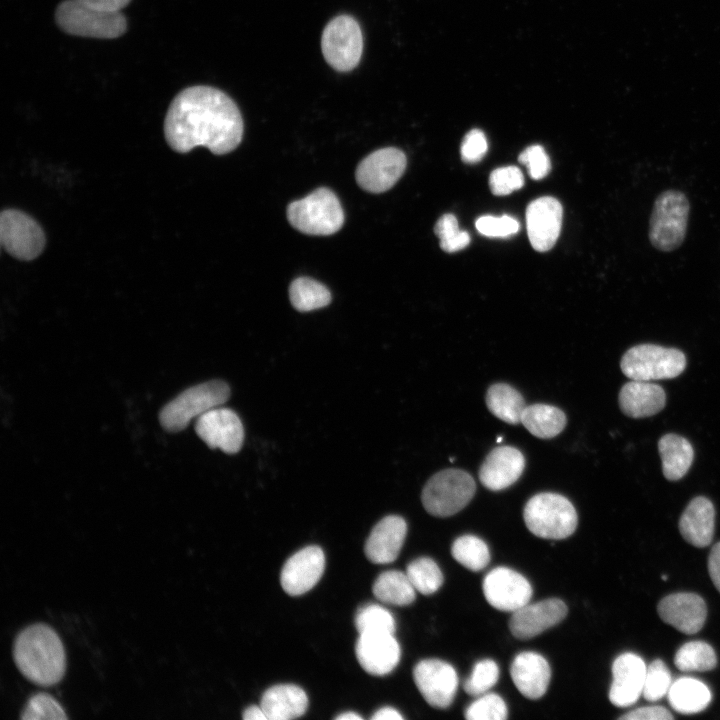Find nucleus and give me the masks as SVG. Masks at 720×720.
<instances>
[{
  "label": "nucleus",
  "instance_id": "nucleus-48",
  "mask_svg": "<svg viewBox=\"0 0 720 720\" xmlns=\"http://www.w3.org/2000/svg\"><path fill=\"white\" fill-rule=\"evenodd\" d=\"M708 572L716 589L720 592V542L716 543L708 557Z\"/></svg>",
  "mask_w": 720,
  "mask_h": 720
},
{
  "label": "nucleus",
  "instance_id": "nucleus-18",
  "mask_svg": "<svg viewBox=\"0 0 720 720\" xmlns=\"http://www.w3.org/2000/svg\"><path fill=\"white\" fill-rule=\"evenodd\" d=\"M566 615L567 606L558 598L527 603L512 612L509 629L518 639H530L560 623Z\"/></svg>",
  "mask_w": 720,
  "mask_h": 720
},
{
  "label": "nucleus",
  "instance_id": "nucleus-49",
  "mask_svg": "<svg viewBox=\"0 0 720 720\" xmlns=\"http://www.w3.org/2000/svg\"><path fill=\"white\" fill-rule=\"evenodd\" d=\"M79 2L107 12H120L131 0H78Z\"/></svg>",
  "mask_w": 720,
  "mask_h": 720
},
{
  "label": "nucleus",
  "instance_id": "nucleus-50",
  "mask_svg": "<svg viewBox=\"0 0 720 720\" xmlns=\"http://www.w3.org/2000/svg\"><path fill=\"white\" fill-rule=\"evenodd\" d=\"M372 720H402V715L393 707H383L379 710H377L373 716L371 717Z\"/></svg>",
  "mask_w": 720,
  "mask_h": 720
},
{
  "label": "nucleus",
  "instance_id": "nucleus-15",
  "mask_svg": "<svg viewBox=\"0 0 720 720\" xmlns=\"http://www.w3.org/2000/svg\"><path fill=\"white\" fill-rule=\"evenodd\" d=\"M482 589L492 607L506 612H514L529 603L533 592L529 581L508 567L492 569L485 576Z\"/></svg>",
  "mask_w": 720,
  "mask_h": 720
},
{
  "label": "nucleus",
  "instance_id": "nucleus-16",
  "mask_svg": "<svg viewBox=\"0 0 720 720\" xmlns=\"http://www.w3.org/2000/svg\"><path fill=\"white\" fill-rule=\"evenodd\" d=\"M325 568V555L319 546H307L293 554L284 564L280 582L290 596H299L312 589Z\"/></svg>",
  "mask_w": 720,
  "mask_h": 720
},
{
  "label": "nucleus",
  "instance_id": "nucleus-32",
  "mask_svg": "<svg viewBox=\"0 0 720 720\" xmlns=\"http://www.w3.org/2000/svg\"><path fill=\"white\" fill-rule=\"evenodd\" d=\"M372 591L381 602L396 606L410 605L416 597V590L407 574L398 570L382 572L375 580Z\"/></svg>",
  "mask_w": 720,
  "mask_h": 720
},
{
  "label": "nucleus",
  "instance_id": "nucleus-8",
  "mask_svg": "<svg viewBox=\"0 0 720 720\" xmlns=\"http://www.w3.org/2000/svg\"><path fill=\"white\" fill-rule=\"evenodd\" d=\"M475 491L476 484L469 473L450 468L437 472L427 481L421 500L430 515L449 517L461 511Z\"/></svg>",
  "mask_w": 720,
  "mask_h": 720
},
{
  "label": "nucleus",
  "instance_id": "nucleus-38",
  "mask_svg": "<svg viewBox=\"0 0 720 720\" xmlns=\"http://www.w3.org/2000/svg\"><path fill=\"white\" fill-rule=\"evenodd\" d=\"M435 234L440 240L441 248L448 253H454L467 247L470 235L459 229L458 221L453 214L441 216L434 227Z\"/></svg>",
  "mask_w": 720,
  "mask_h": 720
},
{
  "label": "nucleus",
  "instance_id": "nucleus-22",
  "mask_svg": "<svg viewBox=\"0 0 720 720\" xmlns=\"http://www.w3.org/2000/svg\"><path fill=\"white\" fill-rule=\"evenodd\" d=\"M525 468V458L512 446L494 448L483 461L479 479L484 487L500 491L514 484Z\"/></svg>",
  "mask_w": 720,
  "mask_h": 720
},
{
  "label": "nucleus",
  "instance_id": "nucleus-12",
  "mask_svg": "<svg viewBox=\"0 0 720 720\" xmlns=\"http://www.w3.org/2000/svg\"><path fill=\"white\" fill-rule=\"evenodd\" d=\"M413 679L425 701L432 707H449L456 695L458 676L454 667L440 659H424L413 669Z\"/></svg>",
  "mask_w": 720,
  "mask_h": 720
},
{
  "label": "nucleus",
  "instance_id": "nucleus-30",
  "mask_svg": "<svg viewBox=\"0 0 720 720\" xmlns=\"http://www.w3.org/2000/svg\"><path fill=\"white\" fill-rule=\"evenodd\" d=\"M565 413L552 405L532 404L526 406L521 416V424L532 435L549 439L557 436L566 426Z\"/></svg>",
  "mask_w": 720,
  "mask_h": 720
},
{
  "label": "nucleus",
  "instance_id": "nucleus-24",
  "mask_svg": "<svg viewBox=\"0 0 720 720\" xmlns=\"http://www.w3.org/2000/svg\"><path fill=\"white\" fill-rule=\"evenodd\" d=\"M510 675L518 691L528 699H539L547 691L551 669L548 661L540 654L524 651L515 656Z\"/></svg>",
  "mask_w": 720,
  "mask_h": 720
},
{
  "label": "nucleus",
  "instance_id": "nucleus-53",
  "mask_svg": "<svg viewBox=\"0 0 720 720\" xmlns=\"http://www.w3.org/2000/svg\"><path fill=\"white\" fill-rule=\"evenodd\" d=\"M662 579H663V580H667L666 575H662Z\"/></svg>",
  "mask_w": 720,
  "mask_h": 720
},
{
  "label": "nucleus",
  "instance_id": "nucleus-26",
  "mask_svg": "<svg viewBox=\"0 0 720 720\" xmlns=\"http://www.w3.org/2000/svg\"><path fill=\"white\" fill-rule=\"evenodd\" d=\"M715 509L712 502L703 496L693 498L679 520V531L691 545L702 548L713 538Z\"/></svg>",
  "mask_w": 720,
  "mask_h": 720
},
{
  "label": "nucleus",
  "instance_id": "nucleus-5",
  "mask_svg": "<svg viewBox=\"0 0 720 720\" xmlns=\"http://www.w3.org/2000/svg\"><path fill=\"white\" fill-rule=\"evenodd\" d=\"M287 218L304 234L327 236L341 229L344 212L337 196L330 189L321 187L290 203Z\"/></svg>",
  "mask_w": 720,
  "mask_h": 720
},
{
  "label": "nucleus",
  "instance_id": "nucleus-7",
  "mask_svg": "<svg viewBox=\"0 0 720 720\" xmlns=\"http://www.w3.org/2000/svg\"><path fill=\"white\" fill-rule=\"evenodd\" d=\"M57 25L65 33L99 39L123 35L127 21L121 12H107L89 7L78 0L61 2L55 12Z\"/></svg>",
  "mask_w": 720,
  "mask_h": 720
},
{
  "label": "nucleus",
  "instance_id": "nucleus-3",
  "mask_svg": "<svg viewBox=\"0 0 720 720\" xmlns=\"http://www.w3.org/2000/svg\"><path fill=\"white\" fill-rule=\"evenodd\" d=\"M690 204L684 192L669 189L654 201L649 220L648 236L651 245L662 252L679 248L686 237Z\"/></svg>",
  "mask_w": 720,
  "mask_h": 720
},
{
  "label": "nucleus",
  "instance_id": "nucleus-43",
  "mask_svg": "<svg viewBox=\"0 0 720 720\" xmlns=\"http://www.w3.org/2000/svg\"><path fill=\"white\" fill-rule=\"evenodd\" d=\"M524 185V176L516 166H505L493 170L489 177V187L494 195L504 196Z\"/></svg>",
  "mask_w": 720,
  "mask_h": 720
},
{
  "label": "nucleus",
  "instance_id": "nucleus-52",
  "mask_svg": "<svg viewBox=\"0 0 720 720\" xmlns=\"http://www.w3.org/2000/svg\"><path fill=\"white\" fill-rule=\"evenodd\" d=\"M337 720H362V717L355 712H345L335 717Z\"/></svg>",
  "mask_w": 720,
  "mask_h": 720
},
{
  "label": "nucleus",
  "instance_id": "nucleus-28",
  "mask_svg": "<svg viewBox=\"0 0 720 720\" xmlns=\"http://www.w3.org/2000/svg\"><path fill=\"white\" fill-rule=\"evenodd\" d=\"M658 451L663 475L670 481L681 479L688 472L694 459V450L690 442L673 433L665 434L660 438Z\"/></svg>",
  "mask_w": 720,
  "mask_h": 720
},
{
  "label": "nucleus",
  "instance_id": "nucleus-40",
  "mask_svg": "<svg viewBox=\"0 0 720 720\" xmlns=\"http://www.w3.org/2000/svg\"><path fill=\"white\" fill-rule=\"evenodd\" d=\"M507 715L505 701L495 693L480 695L465 711L468 720H505Z\"/></svg>",
  "mask_w": 720,
  "mask_h": 720
},
{
  "label": "nucleus",
  "instance_id": "nucleus-4",
  "mask_svg": "<svg viewBox=\"0 0 720 720\" xmlns=\"http://www.w3.org/2000/svg\"><path fill=\"white\" fill-rule=\"evenodd\" d=\"M523 518L532 534L553 540L569 537L578 524L573 504L566 497L552 492L531 497L524 507Z\"/></svg>",
  "mask_w": 720,
  "mask_h": 720
},
{
  "label": "nucleus",
  "instance_id": "nucleus-20",
  "mask_svg": "<svg viewBox=\"0 0 720 720\" xmlns=\"http://www.w3.org/2000/svg\"><path fill=\"white\" fill-rule=\"evenodd\" d=\"M646 664L631 652L619 655L612 664V683L609 700L617 707H628L639 699L643 692Z\"/></svg>",
  "mask_w": 720,
  "mask_h": 720
},
{
  "label": "nucleus",
  "instance_id": "nucleus-51",
  "mask_svg": "<svg viewBox=\"0 0 720 720\" xmlns=\"http://www.w3.org/2000/svg\"><path fill=\"white\" fill-rule=\"evenodd\" d=\"M244 720H267L261 706L252 705L247 707L242 715Z\"/></svg>",
  "mask_w": 720,
  "mask_h": 720
},
{
  "label": "nucleus",
  "instance_id": "nucleus-21",
  "mask_svg": "<svg viewBox=\"0 0 720 720\" xmlns=\"http://www.w3.org/2000/svg\"><path fill=\"white\" fill-rule=\"evenodd\" d=\"M660 618L685 634H695L705 623L707 607L695 593H674L664 597L657 606Z\"/></svg>",
  "mask_w": 720,
  "mask_h": 720
},
{
  "label": "nucleus",
  "instance_id": "nucleus-17",
  "mask_svg": "<svg viewBox=\"0 0 720 720\" xmlns=\"http://www.w3.org/2000/svg\"><path fill=\"white\" fill-rule=\"evenodd\" d=\"M562 216L560 202L550 196L537 198L528 205L527 234L536 251L545 252L555 245L561 230Z\"/></svg>",
  "mask_w": 720,
  "mask_h": 720
},
{
  "label": "nucleus",
  "instance_id": "nucleus-2",
  "mask_svg": "<svg viewBox=\"0 0 720 720\" xmlns=\"http://www.w3.org/2000/svg\"><path fill=\"white\" fill-rule=\"evenodd\" d=\"M13 658L20 672L41 686L58 683L65 673L62 641L50 626L42 623L30 625L17 635Z\"/></svg>",
  "mask_w": 720,
  "mask_h": 720
},
{
  "label": "nucleus",
  "instance_id": "nucleus-1",
  "mask_svg": "<svg viewBox=\"0 0 720 720\" xmlns=\"http://www.w3.org/2000/svg\"><path fill=\"white\" fill-rule=\"evenodd\" d=\"M243 131L236 103L223 91L205 85L179 92L164 121L166 142L178 153L203 146L213 154H227L240 144Z\"/></svg>",
  "mask_w": 720,
  "mask_h": 720
},
{
  "label": "nucleus",
  "instance_id": "nucleus-41",
  "mask_svg": "<svg viewBox=\"0 0 720 720\" xmlns=\"http://www.w3.org/2000/svg\"><path fill=\"white\" fill-rule=\"evenodd\" d=\"M499 668L495 661L483 659L478 661L469 678L464 683V690L472 696H480L491 689L498 681Z\"/></svg>",
  "mask_w": 720,
  "mask_h": 720
},
{
  "label": "nucleus",
  "instance_id": "nucleus-44",
  "mask_svg": "<svg viewBox=\"0 0 720 720\" xmlns=\"http://www.w3.org/2000/svg\"><path fill=\"white\" fill-rule=\"evenodd\" d=\"M475 226L479 233L487 237H509L519 230V222L509 215H485L476 220Z\"/></svg>",
  "mask_w": 720,
  "mask_h": 720
},
{
  "label": "nucleus",
  "instance_id": "nucleus-36",
  "mask_svg": "<svg viewBox=\"0 0 720 720\" xmlns=\"http://www.w3.org/2000/svg\"><path fill=\"white\" fill-rule=\"evenodd\" d=\"M405 573L415 590L424 595L435 593L443 584V574L439 566L428 557L411 561Z\"/></svg>",
  "mask_w": 720,
  "mask_h": 720
},
{
  "label": "nucleus",
  "instance_id": "nucleus-10",
  "mask_svg": "<svg viewBox=\"0 0 720 720\" xmlns=\"http://www.w3.org/2000/svg\"><path fill=\"white\" fill-rule=\"evenodd\" d=\"M321 50L333 69L339 72L353 70L363 51V36L357 20L349 15H339L329 21L322 33Z\"/></svg>",
  "mask_w": 720,
  "mask_h": 720
},
{
  "label": "nucleus",
  "instance_id": "nucleus-47",
  "mask_svg": "<svg viewBox=\"0 0 720 720\" xmlns=\"http://www.w3.org/2000/svg\"><path fill=\"white\" fill-rule=\"evenodd\" d=\"M623 720H671L672 714L662 706H645L632 710L620 717Z\"/></svg>",
  "mask_w": 720,
  "mask_h": 720
},
{
  "label": "nucleus",
  "instance_id": "nucleus-13",
  "mask_svg": "<svg viewBox=\"0 0 720 720\" xmlns=\"http://www.w3.org/2000/svg\"><path fill=\"white\" fill-rule=\"evenodd\" d=\"M407 164L405 154L395 148L376 150L365 157L356 169V181L365 191L382 193L400 179Z\"/></svg>",
  "mask_w": 720,
  "mask_h": 720
},
{
  "label": "nucleus",
  "instance_id": "nucleus-29",
  "mask_svg": "<svg viewBox=\"0 0 720 720\" xmlns=\"http://www.w3.org/2000/svg\"><path fill=\"white\" fill-rule=\"evenodd\" d=\"M667 698L678 713L695 714L710 704L712 695L702 681L692 677H680L672 682Z\"/></svg>",
  "mask_w": 720,
  "mask_h": 720
},
{
  "label": "nucleus",
  "instance_id": "nucleus-37",
  "mask_svg": "<svg viewBox=\"0 0 720 720\" xmlns=\"http://www.w3.org/2000/svg\"><path fill=\"white\" fill-rule=\"evenodd\" d=\"M354 624L359 634H394L396 629L395 619L391 612L378 604H367L360 607L355 615Z\"/></svg>",
  "mask_w": 720,
  "mask_h": 720
},
{
  "label": "nucleus",
  "instance_id": "nucleus-14",
  "mask_svg": "<svg viewBox=\"0 0 720 720\" xmlns=\"http://www.w3.org/2000/svg\"><path fill=\"white\" fill-rule=\"evenodd\" d=\"M195 431L211 449H220L227 454L237 453L244 441L243 424L228 408L216 407L199 416Z\"/></svg>",
  "mask_w": 720,
  "mask_h": 720
},
{
  "label": "nucleus",
  "instance_id": "nucleus-9",
  "mask_svg": "<svg viewBox=\"0 0 720 720\" xmlns=\"http://www.w3.org/2000/svg\"><path fill=\"white\" fill-rule=\"evenodd\" d=\"M621 370L631 380H662L679 376L686 357L676 348L639 344L628 349L621 359Z\"/></svg>",
  "mask_w": 720,
  "mask_h": 720
},
{
  "label": "nucleus",
  "instance_id": "nucleus-27",
  "mask_svg": "<svg viewBox=\"0 0 720 720\" xmlns=\"http://www.w3.org/2000/svg\"><path fill=\"white\" fill-rule=\"evenodd\" d=\"M260 706L267 720H290L305 714L308 697L297 685L278 684L263 693Z\"/></svg>",
  "mask_w": 720,
  "mask_h": 720
},
{
  "label": "nucleus",
  "instance_id": "nucleus-34",
  "mask_svg": "<svg viewBox=\"0 0 720 720\" xmlns=\"http://www.w3.org/2000/svg\"><path fill=\"white\" fill-rule=\"evenodd\" d=\"M675 666L683 672H704L714 669L717 665V656L708 643L703 641H690L683 644L674 657Z\"/></svg>",
  "mask_w": 720,
  "mask_h": 720
},
{
  "label": "nucleus",
  "instance_id": "nucleus-23",
  "mask_svg": "<svg viewBox=\"0 0 720 720\" xmlns=\"http://www.w3.org/2000/svg\"><path fill=\"white\" fill-rule=\"evenodd\" d=\"M407 533L405 520L398 515L382 518L371 530L364 547L367 559L375 564L396 560Z\"/></svg>",
  "mask_w": 720,
  "mask_h": 720
},
{
  "label": "nucleus",
  "instance_id": "nucleus-25",
  "mask_svg": "<svg viewBox=\"0 0 720 720\" xmlns=\"http://www.w3.org/2000/svg\"><path fill=\"white\" fill-rule=\"evenodd\" d=\"M624 414L632 418H645L659 413L666 404L663 388L650 381L631 380L625 383L618 396Z\"/></svg>",
  "mask_w": 720,
  "mask_h": 720
},
{
  "label": "nucleus",
  "instance_id": "nucleus-35",
  "mask_svg": "<svg viewBox=\"0 0 720 720\" xmlns=\"http://www.w3.org/2000/svg\"><path fill=\"white\" fill-rule=\"evenodd\" d=\"M453 558L465 568L477 572L484 569L490 561L487 544L475 535H462L452 544Z\"/></svg>",
  "mask_w": 720,
  "mask_h": 720
},
{
  "label": "nucleus",
  "instance_id": "nucleus-33",
  "mask_svg": "<svg viewBox=\"0 0 720 720\" xmlns=\"http://www.w3.org/2000/svg\"><path fill=\"white\" fill-rule=\"evenodd\" d=\"M289 298L296 310L308 312L327 306L331 302V293L314 279L299 277L289 287Z\"/></svg>",
  "mask_w": 720,
  "mask_h": 720
},
{
  "label": "nucleus",
  "instance_id": "nucleus-42",
  "mask_svg": "<svg viewBox=\"0 0 720 720\" xmlns=\"http://www.w3.org/2000/svg\"><path fill=\"white\" fill-rule=\"evenodd\" d=\"M23 720L67 719L64 709L59 702L47 693H37L31 696L22 713Z\"/></svg>",
  "mask_w": 720,
  "mask_h": 720
},
{
  "label": "nucleus",
  "instance_id": "nucleus-19",
  "mask_svg": "<svg viewBox=\"0 0 720 720\" xmlns=\"http://www.w3.org/2000/svg\"><path fill=\"white\" fill-rule=\"evenodd\" d=\"M356 658L369 674L384 676L394 670L400 660L401 649L393 634H359L355 645Z\"/></svg>",
  "mask_w": 720,
  "mask_h": 720
},
{
  "label": "nucleus",
  "instance_id": "nucleus-11",
  "mask_svg": "<svg viewBox=\"0 0 720 720\" xmlns=\"http://www.w3.org/2000/svg\"><path fill=\"white\" fill-rule=\"evenodd\" d=\"M0 242L14 258L30 261L42 253L46 237L42 227L31 216L20 210L6 209L0 215Z\"/></svg>",
  "mask_w": 720,
  "mask_h": 720
},
{
  "label": "nucleus",
  "instance_id": "nucleus-45",
  "mask_svg": "<svg viewBox=\"0 0 720 720\" xmlns=\"http://www.w3.org/2000/svg\"><path fill=\"white\" fill-rule=\"evenodd\" d=\"M519 162L528 168L532 179L540 180L547 176L551 162L544 148L540 145L527 147L518 157Z\"/></svg>",
  "mask_w": 720,
  "mask_h": 720
},
{
  "label": "nucleus",
  "instance_id": "nucleus-39",
  "mask_svg": "<svg viewBox=\"0 0 720 720\" xmlns=\"http://www.w3.org/2000/svg\"><path fill=\"white\" fill-rule=\"evenodd\" d=\"M671 684L669 669L662 660L656 659L646 668L642 696L650 702L660 700L667 696Z\"/></svg>",
  "mask_w": 720,
  "mask_h": 720
},
{
  "label": "nucleus",
  "instance_id": "nucleus-6",
  "mask_svg": "<svg viewBox=\"0 0 720 720\" xmlns=\"http://www.w3.org/2000/svg\"><path fill=\"white\" fill-rule=\"evenodd\" d=\"M230 396L229 386L221 380H212L190 387L166 404L160 412L162 427L179 432L189 422L207 411L224 404Z\"/></svg>",
  "mask_w": 720,
  "mask_h": 720
},
{
  "label": "nucleus",
  "instance_id": "nucleus-46",
  "mask_svg": "<svg viewBox=\"0 0 720 720\" xmlns=\"http://www.w3.org/2000/svg\"><path fill=\"white\" fill-rule=\"evenodd\" d=\"M488 150L485 134L479 129L469 131L461 144V157L465 163L474 164L482 160Z\"/></svg>",
  "mask_w": 720,
  "mask_h": 720
},
{
  "label": "nucleus",
  "instance_id": "nucleus-31",
  "mask_svg": "<svg viewBox=\"0 0 720 720\" xmlns=\"http://www.w3.org/2000/svg\"><path fill=\"white\" fill-rule=\"evenodd\" d=\"M486 405L489 411L500 420L516 425L526 407L521 393L506 383H496L486 393Z\"/></svg>",
  "mask_w": 720,
  "mask_h": 720
}]
</instances>
